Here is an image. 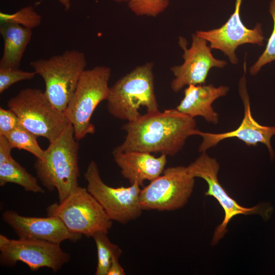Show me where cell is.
<instances>
[{
  "mask_svg": "<svg viewBox=\"0 0 275 275\" xmlns=\"http://www.w3.org/2000/svg\"><path fill=\"white\" fill-rule=\"evenodd\" d=\"M125 140L113 153L137 151L174 156L196 129L195 118L175 109L142 115L123 126Z\"/></svg>",
  "mask_w": 275,
  "mask_h": 275,
  "instance_id": "obj_1",
  "label": "cell"
},
{
  "mask_svg": "<svg viewBox=\"0 0 275 275\" xmlns=\"http://www.w3.org/2000/svg\"><path fill=\"white\" fill-rule=\"evenodd\" d=\"M69 123L61 134L44 150L43 159H37L34 168L41 184L48 190L57 189L63 201L78 186L79 144Z\"/></svg>",
  "mask_w": 275,
  "mask_h": 275,
  "instance_id": "obj_2",
  "label": "cell"
},
{
  "mask_svg": "<svg viewBox=\"0 0 275 275\" xmlns=\"http://www.w3.org/2000/svg\"><path fill=\"white\" fill-rule=\"evenodd\" d=\"M153 63L136 67L110 87L107 99L108 112L115 118L132 122L142 115L141 107L147 113L158 111L155 94Z\"/></svg>",
  "mask_w": 275,
  "mask_h": 275,
  "instance_id": "obj_3",
  "label": "cell"
},
{
  "mask_svg": "<svg viewBox=\"0 0 275 275\" xmlns=\"http://www.w3.org/2000/svg\"><path fill=\"white\" fill-rule=\"evenodd\" d=\"M36 74L44 80V93L50 102L64 112L79 77L87 65L84 52L71 49L46 59L30 63Z\"/></svg>",
  "mask_w": 275,
  "mask_h": 275,
  "instance_id": "obj_4",
  "label": "cell"
},
{
  "mask_svg": "<svg viewBox=\"0 0 275 275\" xmlns=\"http://www.w3.org/2000/svg\"><path fill=\"white\" fill-rule=\"evenodd\" d=\"M111 74L109 67L98 66L85 70L79 77L64 112L68 121L73 126L77 141L95 132L91 119L99 104L108 98Z\"/></svg>",
  "mask_w": 275,
  "mask_h": 275,
  "instance_id": "obj_5",
  "label": "cell"
},
{
  "mask_svg": "<svg viewBox=\"0 0 275 275\" xmlns=\"http://www.w3.org/2000/svg\"><path fill=\"white\" fill-rule=\"evenodd\" d=\"M18 118L20 125L38 136L54 141L70 123L64 112L56 108L44 92L26 88L8 102Z\"/></svg>",
  "mask_w": 275,
  "mask_h": 275,
  "instance_id": "obj_6",
  "label": "cell"
},
{
  "mask_svg": "<svg viewBox=\"0 0 275 275\" xmlns=\"http://www.w3.org/2000/svg\"><path fill=\"white\" fill-rule=\"evenodd\" d=\"M48 216L60 218L72 233L87 237L98 232L108 233L113 221L88 191L79 185L62 202H55L46 208Z\"/></svg>",
  "mask_w": 275,
  "mask_h": 275,
  "instance_id": "obj_7",
  "label": "cell"
},
{
  "mask_svg": "<svg viewBox=\"0 0 275 275\" xmlns=\"http://www.w3.org/2000/svg\"><path fill=\"white\" fill-rule=\"evenodd\" d=\"M195 178L186 167L164 169L161 175L141 189L140 205L143 210L174 211L183 207L193 192Z\"/></svg>",
  "mask_w": 275,
  "mask_h": 275,
  "instance_id": "obj_8",
  "label": "cell"
},
{
  "mask_svg": "<svg viewBox=\"0 0 275 275\" xmlns=\"http://www.w3.org/2000/svg\"><path fill=\"white\" fill-rule=\"evenodd\" d=\"M85 178L88 191L100 204L108 217L121 224H126L141 216L140 205L141 186L136 183L128 187H113L101 179L97 163H89Z\"/></svg>",
  "mask_w": 275,
  "mask_h": 275,
  "instance_id": "obj_9",
  "label": "cell"
},
{
  "mask_svg": "<svg viewBox=\"0 0 275 275\" xmlns=\"http://www.w3.org/2000/svg\"><path fill=\"white\" fill-rule=\"evenodd\" d=\"M70 255L60 244L40 239H11L0 235V264L13 267L17 262L26 264L32 270L47 267L54 272L68 262Z\"/></svg>",
  "mask_w": 275,
  "mask_h": 275,
  "instance_id": "obj_10",
  "label": "cell"
},
{
  "mask_svg": "<svg viewBox=\"0 0 275 275\" xmlns=\"http://www.w3.org/2000/svg\"><path fill=\"white\" fill-rule=\"evenodd\" d=\"M219 164L217 160L203 152L196 160L186 167L188 173L193 177H200L207 183L206 196L214 197L224 210L225 216L223 222L215 230L211 244L216 245L227 232V227L230 221L239 214H258L264 218L268 217L270 207L263 204H258L250 208L240 205L231 198L220 184L217 174Z\"/></svg>",
  "mask_w": 275,
  "mask_h": 275,
  "instance_id": "obj_11",
  "label": "cell"
},
{
  "mask_svg": "<svg viewBox=\"0 0 275 275\" xmlns=\"http://www.w3.org/2000/svg\"><path fill=\"white\" fill-rule=\"evenodd\" d=\"M207 42L205 39L193 34L191 46L187 48L186 40L182 37L179 38V45L184 51L182 55L184 62L181 65L171 68L175 76L171 87L175 93L178 92L186 86L204 84L210 69L222 68L227 64L226 61L214 58Z\"/></svg>",
  "mask_w": 275,
  "mask_h": 275,
  "instance_id": "obj_12",
  "label": "cell"
},
{
  "mask_svg": "<svg viewBox=\"0 0 275 275\" xmlns=\"http://www.w3.org/2000/svg\"><path fill=\"white\" fill-rule=\"evenodd\" d=\"M239 92L244 106V116L240 125L233 131L221 133L205 132L196 129L194 135H200L202 138L199 152H206L209 149L216 146L222 140L236 138L248 146H255L258 143L264 144L268 149L270 158H273L274 153L270 142L271 138L275 135V126L260 125L253 118L246 88L245 74L240 80Z\"/></svg>",
  "mask_w": 275,
  "mask_h": 275,
  "instance_id": "obj_13",
  "label": "cell"
},
{
  "mask_svg": "<svg viewBox=\"0 0 275 275\" xmlns=\"http://www.w3.org/2000/svg\"><path fill=\"white\" fill-rule=\"evenodd\" d=\"M241 3L242 0H236L234 12L221 27L207 31H198L196 33L209 42L211 49L224 52L233 64L238 61L235 51L239 45L251 43L262 46L264 39L260 23L253 29L243 24L240 15Z\"/></svg>",
  "mask_w": 275,
  "mask_h": 275,
  "instance_id": "obj_14",
  "label": "cell"
},
{
  "mask_svg": "<svg viewBox=\"0 0 275 275\" xmlns=\"http://www.w3.org/2000/svg\"><path fill=\"white\" fill-rule=\"evenodd\" d=\"M2 219L12 228L18 238L43 240L60 244L67 240L76 241L82 236L70 232L56 216H25L7 210L3 213Z\"/></svg>",
  "mask_w": 275,
  "mask_h": 275,
  "instance_id": "obj_15",
  "label": "cell"
},
{
  "mask_svg": "<svg viewBox=\"0 0 275 275\" xmlns=\"http://www.w3.org/2000/svg\"><path fill=\"white\" fill-rule=\"evenodd\" d=\"M114 160L123 177L130 184L142 186L146 180L152 181L163 173L167 155L155 157L150 153L137 151L113 153Z\"/></svg>",
  "mask_w": 275,
  "mask_h": 275,
  "instance_id": "obj_16",
  "label": "cell"
},
{
  "mask_svg": "<svg viewBox=\"0 0 275 275\" xmlns=\"http://www.w3.org/2000/svg\"><path fill=\"white\" fill-rule=\"evenodd\" d=\"M229 90V87L225 86L215 87L212 84L190 85L185 89L184 97L176 109L194 118L201 116L207 122L216 125L219 117L212 103L217 98L226 96Z\"/></svg>",
  "mask_w": 275,
  "mask_h": 275,
  "instance_id": "obj_17",
  "label": "cell"
},
{
  "mask_svg": "<svg viewBox=\"0 0 275 275\" xmlns=\"http://www.w3.org/2000/svg\"><path fill=\"white\" fill-rule=\"evenodd\" d=\"M0 34L4 40L0 68H19L32 37V30L16 24L1 23Z\"/></svg>",
  "mask_w": 275,
  "mask_h": 275,
  "instance_id": "obj_18",
  "label": "cell"
},
{
  "mask_svg": "<svg viewBox=\"0 0 275 275\" xmlns=\"http://www.w3.org/2000/svg\"><path fill=\"white\" fill-rule=\"evenodd\" d=\"M14 183L20 185L28 192L44 193V189L39 185L36 178L13 157L6 162L0 165V186L7 183Z\"/></svg>",
  "mask_w": 275,
  "mask_h": 275,
  "instance_id": "obj_19",
  "label": "cell"
},
{
  "mask_svg": "<svg viewBox=\"0 0 275 275\" xmlns=\"http://www.w3.org/2000/svg\"><path fill=\"white\" fill-rule=\"evenodd\" d=\"M107 234L105 232H98L92 237L97 251L96 275H107L113 258H120L122 253V250L110 241Z\"/></svg>",
  "mask_w": 275,
  "mask_h": 275,
  "instance_id": "obj_20",
  "label": "cell"
},
{
  "mask_svg": "<svg viewBox=\"0 0 275 275\" xmlns=\"http://www.w3.org/2000/svg\"><path fill=\"white\" fill-rule=\"evenodd\" d=\"M13 148L23 150L43 159L44 150L38 143L37 136L19 125L6 135Z\"/></svg>",
  "mask_w": 275,
  "mask_h": 275,
  "instance_id": "obj_21",
  "label": "cell"
},
{
  "mask_svg": "<svg viewBox=\"0 0 275 275\" xmlns=\"http://www.w3.org/2000/svg\"><path fill=\"white\" fill-rule=\"evenodd\" d=\"M41 20V16L31 6L23 7L14 13L0 12L1 23L16 24L31 30L38 26Z\"/></svg>",
  "mask_w": 275,
  "mask_h": 275,
  "instance_id": "obj_22",
  "label": "cell"
},
{
  "mask_svg": "<svg viewBox=\"0 0 275 275\" xmlns=\"http://www.w3.org/2000/svg\"><path fill=\"white\" fill-rule=\"evenodd\" d=\"M127 3L135 15L155 17L167 9L170 2L169 0H129Z\"/></svg>",
  "mask_w": 275,
  "mask_h": 275,
  "instance_id": "obj_23",
  "label": "cell"
},
{
  "mask_svg": "<svg viewBox=\"0 0 275 275\" xmlns=\"http://www.w3.org/2000/svg\"><path fill=\"white\" fill-rule=\"evenodd\" d=\"M269 12L273 21V30L264 51L250 69L252 75H256L263 66L275 60V0H271Z\"/></svg>",
  "mask_w": 275,
  "mask_h": 275,
  "instance_id": "obj_24",
  "label": "cell"
},
{
  "mask_svg": "<svg viewBox=\"0 0 275 275\" xmlns=\"http://www.w3.org/2000/svg\"><path fill=\"white\" fill-rule=\"evenodd\" d=\"M36 75L34 71H25L19 68H0V93L18 82L33 79Z\"/></svg>",
  "mask_w": 275,
  "mask_h": 275,
  "instance_id": "obj_25",
  "label": "cell"
},
{
  "mask_svg": "<svg viewBox=\"0 0 275 275\" xmlns=\"http://www.w3.org/2000/svg\"><path fill=\"white\" fill-rule=\"evenodd\" d=\"M19 125L18 118L12 110L0 108V135L6 136Z\"/></svg>",
  "mask_w": 275,
  "mask_h": 275,
  "instance_id": "obj_26",
  "label": "cell"
},
{
  "mask_svg": "<svg viewBox=\"0 0 275 275\" xmlns=\"http://www.w3.org/2000/svg\"><path fill=\"white\" fill-rule=\"evenodd\" d=\"M12 149L13 148L7 136L0 135V165L6 162L12 157Z\"/></svg>",
  "mask_w": 275,
  "mask_h": 275,
  "instance_id": "obj_27",
  "label": "cell"
},
{
  "mask_svg": "<svg viewBox=\"0 0 275 275\" xmlns=\"http://www.w3.org/2000/svg\"><path fill=\"white\" fill-rule=\"evenodd\" d=\"M119 258H113L109 266L107 275H125L124 269L120 265L119 262Z\"/></svg>",
  "mask_w": 275,
  "mask_h": 275,
  "instance_id": "obj_28",
  "label": "cell"
},
{
  "mask_svg": "<svg viewBox=\"0 0 275 275\" xmlns=\"http://www.w3.org/2000/svg\"><path fill=\"white\" fill-rule=\"evenodd\" d=\"M58 1L63 6L65 11H68L70 10L71 7V0H58Z\"/></svg>",
  "mask_w": 275,
  "mask_h": 275,
  "instance_id": "obj_29",
  "label": "cell"
},
{
  "mask_svg": "<svg viewBox=\"0 0 275 275\" xmlns=\"http://www.w3.org/2000/svg\"><path fill=\"white\" fill-rule=\"evenodd\" d=\"M113 2L117 3H127L129 0H112Z\"/></svg>",
  "mask_w": 275,
  "mask_h": 275,
  "instance_id": "obj_30",
  "label": "cell"
}]
</instances>
